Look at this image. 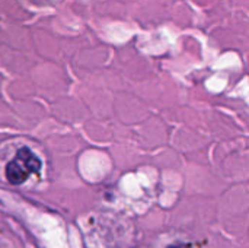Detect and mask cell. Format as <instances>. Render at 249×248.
<instances>
[{"label":"cell","instance_id":"1","mask_svg":"<svg viewBox=\"0 0 249 248\" xmlns=\"http://www.w3.org/2000/svg\"><path fill=\"white\" fill-rule=\"evenodd\" d=\"M41 159L28 146H22L20 149H18L13 159L7 162L6 178L10 184L19 186L25 183L29 175H38L41 172Z\"/></svg>","mask_w":249,"mask_h":248},{"label":"cell","instance_id":"2","mask_svg":"<svg viewBox=\"0 0 249 248\" xmlns=\"http://www.w3.org/2000/svg\"><path fill=\"white\" fill-rule=\"evenodd\" d=\"M172 248H193L190 244H184V246H175V247Z\"/></svg>","mask_w":249,"mask_h":248},{"label":"cell","instance_id":"3","mask_svg":"<svg viewBox=\"0 0 249 248\" xmlns=\"http://www.w3.org/2000/svg\"><path fill=\"white\" fill-rule=\"evenodd\" d=\"M169 248H172V247H169Z\"/></svg>","mask_w":249,"mask_h":248}]
</instances>
